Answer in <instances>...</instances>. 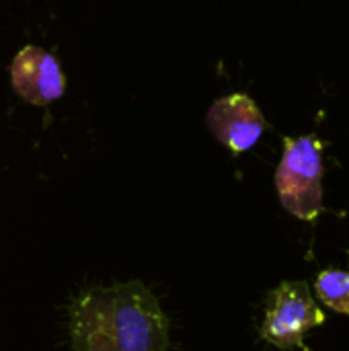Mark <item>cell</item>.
<instances>
[{
    "instance_id": "6da1fadb",
    "label": "cell",
    "mask_w": 349,
    "mask_h": 351,
    "mask_svg": "<svg viewBox=\"0 0 349 351\" xmlns=\"http://www.w3.org/2000/svg\"><path fill=\"white\" fill-rule=\"evenodd\" d=\"M70 333L74 351L169 350V319L138 280L82 292L70 306Z\"/></svg>"
},
{
    "instance_id": "7a4b0ae2",
    "label": "cell",
    "mask_w": 349,
    "mask_h": 351,
    "mask_svg": "<svg viewBox=\"0 0 349 351\" xmlns=\"http://www.w3.org/2000/svg\"><path fill=\"white\" fill-rule=\"evenodd\" d=\"M315 134L284 138V154L276 171L278 197L288 214L315 222L323 212V148Z\"/></svg>"
},
{
    "instance_id": "3957f363",
    "label": "cell",
    "mask_w": 349,
    "mask_h": 351,
    "mask_svg": "<svg viewBox=\"0 0 349 351\" xmlns=\"http://www.w3.org/2000/svg\"><path fill=\"white\" fill-rule=\"evenodd\" d=\"M325 321L327 317L315 302L306 282H282L269 294L261 337L280 350L302 348L306 333L325 325Z\"/></svg>"
},
{
    "instance_id": "277c9868",
    "label": "cell",
    "mask_w": 349,
    "mask_h": 351,
    "mask_svg": "<svg viewBox=\"0 0 349 351\" xmlns=\"http://www.w3.org/2000/svg\"><path fill=\"white\" fill-rule=\"evenodd\" d=\"M206 125L234 156L251 150L267 130L259 105L247 93H232L214 101L208 109Z\"/></svg>"
},
{
    "instance_id": "5b68a950",
    "label": "cell",
    "mask_w": 349,
    "mask_h": 351,
    "mask_svg": "<svg viewBox=\"0 0 349 351\" xmlns=\"http://www.w3.org/2000/svg\"><path fill=\"white\" fill-rule=\"evenodd\" d=\"M12 90L31 105H49L66 90V76L53 53L37 45L19 49L10 64Z\"/></svg>"
},
{
    "instance_id": "8992f818",
    "label": "cell",
    "mask_w": 349,
    "mask_h": 351,
    "mask_svg": "<svg viewBox=\"0 0 349 351\" xmlns=\"http://www.w3.org/2000/svg\"><path fill=\"white\" fill-rule=\"evenodd\" d=\"M315 292L319 300L335 313L349 315V274L344 269H325L317 276Z\"/></svg>"
}]
</instances>
